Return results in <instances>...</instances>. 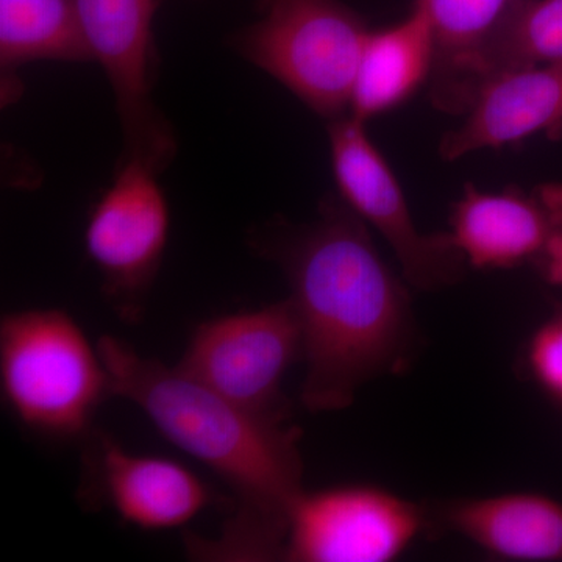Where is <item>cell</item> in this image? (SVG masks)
Segmentation results:
<instances>
[{
    "label": "cell",
    "mask_w": 562,
    "mask_h": 562,
    "mask_svg": "<svg viewBox=\"0 0 562 562\" xmlns=\"http://www.w3.org/2000/svg\"><path fill=\"white\" fill-rule=\"evenodd\" d=\"M111 395L149 417L181 452L231 487L235 509L217 541L192 538V554L216 561L283 560L292 505L301 497V431L222 397L177 368L102 336Z\"/></svg>",
    "instance_id": "obj_1"
},
{
    "label": "cell",
    "mask_w": 562,
    "mask_h": 562,
    "mask_svg": "<svg viewBox=\"0 0 562 562\" xmlns=\"http://www.w3.org/2000/svg\"><path fill=\"white\" fill-rule=\"evenodd\" d=\"M301 321L306 362L302 403L313 413L349 408L358 390L397 371L414 338L412 302L368 224L342 201L273 250Z\"/></svg>",
    "instance_id": "obj_2"
},
{
    "label": "cell",
    "mask_w": 562,
    "mask_h": 562,
    "mask_svg": "<svg viewBox=\"0 0 562 562\" xmlns=\"http://www.w3.org/2000/svg\"><path fill=\"white\" fill-rule=\"evenodd\" d=\"M0 387L22 425L49 438L91 431L110 376L98 344L61 310H22L0 321Z\"/></svg>",
    "instance_id": "obj_3"
},
{
    "label": "cell",
    "mask_w": 562,
    "mask_h": 562,
    "mask_svg": "<svg viewBox=\"0 0 562 562\" xmlns=\"http://www.w3.org/2000/svg\"><path fill=\"white\" fill-rule=\"evenodd\" d=\"M261 18L235 38L246 60L327 120L349 113L371 29L341 0H260Z\"/></svg>",
    "instance_id": "obj_4"
},
{
    "label": "cell",
    "mask_w": 562,
    "mask_h": 562,
    "mask_svg": "<svg viewBox=\"0 0 562 562\" xmlns=\"http://www.w3.org/2000/svg\"><path fill=\"white\" fill-rule=\"evenodd\" d=\"M301 357V321L288 297L202 322L177 368L236 405L284 422L281 384Z\"/></svg>",
    "instance_id": "obj_5"
},
{
    "label": "cell",
    "mask_w": 562,
    "mask_h": 562,
    "mask_svg": "<svg viewBox=\"0 0 562 562\" xmlns=\"http://www.w3.org/2000/svg\"><path fill=\"white\" fill-rule=\"evenodd\" d=\"M333 176L339 198L394 251L403 280L416 290L438 291L464 277V255L452 235L420 233L397 177L366 132L364 122L350 114L328 124Z\"/></svg>",
    "instance_id": "obj_6"
},
{
    "label": "cell",
    "mask_w": 562,
    "mask_h": 562,
    "mask_svg": "<svg viewBox=\"0 0 562 562\" xmlns=\"http://www.w3.org/2000/svg\"><path fill=\"white\" fill-rule=\"evenodd\" d=\"M91 60L105 70L124 135L121 161L160 173L176 157V136L151 98L157 0H72Z\"/></svg>",
    "instance_id": "obj_7"
},
{
    "label": "cell",
    "mask_w": 562,
    "mask_h": 562,
    "mask_svg": "<svg viewBox=\"0 0 562 562\" xmlns=\"http://www.w3.org/2000/svg\"><path fill=\"white\" fill-rule=\"evenodd\" d=\"M157 176L140 161H121L85 231V247L101 272L103 294L128 322L143 316L171 231Z\"/></svg>",
    "instance_id": "obj_8"
},
{
    "label": "cell",
    "mask_w": 562,
    "mask_h": 562,
    "mask_svg": "<svg viewBox=\"0 0 562 562\" xmlns=\"http://www.w3.org/2000/svg\"><path fill=\"white\" fill-rule=\"evenodd\" d=\"M424 528L419 506L380 487L303 491L292 505L283 560L390 562Z\"/></svg>",
    "instance_id": "obj_9"
},
{
    "label": "cell",
    "mask_w": 562,
    "mask_h": 562,
    "mask_svg": "<svg viewBox=\"0 0 562 562\" xmlns=\"http://www.w3.org/2000/svg\"><path fill=\"white\" fill-rule=\"evenodd\" d=\"M83 497L147 531L172 530L209 508L211 491L180 462L128 452L105 432L88 435Z\"/></svg>",
    "instance_id": "obj_10"
},
{
    "label": "cell",
    "mask_w": 562,
    "mask_h": 562,
    "mask_svg": "<svg viewBox=\"0 0 562 562\" xmlns=\"http://www.w3.org/2000/svg\"><path fill=\"white\" fill-rule=\"evenodd\" d=\"M562 217V183L490 192L468 183L450 214V235L469 266L513 269L535 262Z\"/></svg>",
    "instance_id": "obj_11"
},
{
    "label": "cell",
    "mask_w": 562,
    "mask_h": 562,
    "mask_svg": "<svg viewBox=\"0 0 562 562\" xmlns=\"http://www.w3.org/2000/svg\"><path fill=\"white\" fill-rule=\"evenodd\" d=\"M541 133L552 139L562 136V61L491 77L460 127L443 136L439 154L446 161L460 160Z\"/></svg>",
    "instance_id": "obj_12"
},
{
    "label": "cell",
    "mask_w": 562,
    "mask_h": 562,
    "mask_svg": "<svg viewBox=\"0 0 562 562\" xmlns=\"http://www.w3.org/2000/svg\"><path fill=\"white\" fill-rule=\"evenodd\" d=\"M454 531L506 561H562V503L536 492L469 498L447 506Z\"/></svg>",
    "instance_id": "obj_13"
},
{
    "label": "cell",
    "mask_w": 562,
    "mask_h": 562,
    "mask_svg": "<svg viewBox=\"0 0 562 562\" xmlns=\"http://www.w3.org/2000/svg\"><path fill=\"white\" fill-rule=\"evenodd\" d=\"M435 66V38L417 3L405 20L369 32L351 85L349 113L368 122L397 109L428 85Z\"/></svg>",
    "instance_id": "obj_14"
},
{
    "label": "cell",
    "mask_w": 562,
    "mask_h": 562,
    "mask_svg": "<svg viewBox=\"0 0 562 562\" xmlns=\"http://www.w3.org/2000/svg\"><path fill=\"white\" fill-rule=\"evenodd\" d=\"M431 24L435 66L428 81L431 105L453 116L471 106L472 63L512 0H416Z\"/></svg>",
    "instance_id": "obj_15"
},
{
    "label": "cell",
    "mask_w": 562,
    "mask_h": 562,
    "mask_svg": "<svg viewBox=\"0 0 562 562\" xmlns=\"http://www.w3.org/2000/svg\"><path fill=\"white\" fill-rule=\"evenodd\" d=\"M558 61H562V0H512L472 63L471 105L491 77Z\"/></svg>",
    "instance_id": "obj_16"
},
{
    "label": "cell",
    "mask_w": 562,
    "mask_h": 562,
    "mask_svg": "<svg viewBox=\"0 0 562 562\" xmlns=\"http://www.w3.org/2000/svg\"><path fill=\"white\" fill-rule=\"evenodd\" d=\"M36 60L91 61L72 0H0L2 72Z\"/></svg>",
    "instance_id": "obj_17"
},
{
    "label": "cell",
    "mask_w": 562,
    "mask_h": 562,
    "mask_svg": "<svg viewBox=\"0 0 562 562\" xmlns=\"http://www.w3.org/2000/svg\"><path fill=\"white\" fill-rule=\"evenodd\" d=\"M528 362L539 386L562 402V305L532 336Z\"/></svg>",
    "instance_id": "obj_18"
},
{
    "label": "cell",
    "mask_w": 562,
    "mask_h": 562,
    "mask_svg": "<svg viewBox=\"0 0 562 562\" xmlns=\"http://www.w3.org/2000/svg\"><path fill=\"white\" fill-rule=\"evenodd\" d=\"M535 265L547 283L562 288V217L554 225L552 235Z\"/></svg>",
    "instance_id": "obj_19"
}]
</instances>
